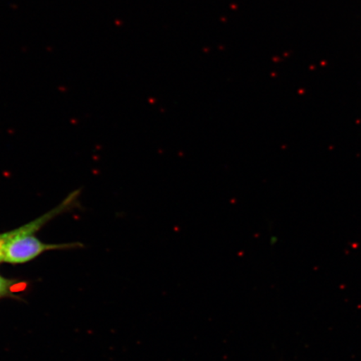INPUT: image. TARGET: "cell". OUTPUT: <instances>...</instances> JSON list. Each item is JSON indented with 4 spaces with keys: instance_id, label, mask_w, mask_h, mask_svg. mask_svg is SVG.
I'll return each mask as SVG.
<instances>
[{
    "instance_id": "obj_2",
    "label": "cell",
    "mask_w": 361,
    "mask_h": 361,
    "mask_svg": "<svg viewBox=\"0 0 361 361\" xmlns=\"http://www.w3.org/2000/svg\"><path fill=\"white\" fill-rule=\"evenodd\" d=\"M16 281L6 279L0 275V299L12 296L13 288L16 286Z\"/></svg>"
},
{
    "instance_id": "obj_1",
    "label": "cell",
    "mask_w": 361,
    "mask_h": 361,
    "mask_svg": "<svg viewBox=\"0 0 361 361\" xmlns=\"http://www.w3.org/2000/svg\"><path fill=\"white\" fill-rule=\"evenodd\" d=\"M80 246V243L49 245L40 241L35 234H22L13 238L4 247L3 260L11 264H25L47 251L70 250Z\"/></svg>"
}]
</instances>
